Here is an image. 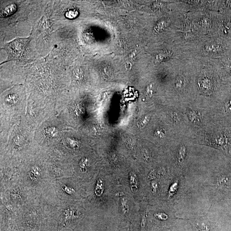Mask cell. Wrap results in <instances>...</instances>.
Masks as SVG:
<instances>
[{
    "instance_id": "6da1fadb",
    "label": "cell",
    "mask_w": 231,
    "mask_h": 231,
    "mask_svg": "<svg viewBox=\"0 0 231 231\" xmlns=\"http://www.w3.org/2000/svg\"><path fill=\"white\" fill-rule=\"evenodd\" d=\"M31 40V37L28 38H18L5 44L3 49L8 54L7 61L26 60L29 55V45Z\"/></svg>"
},
{
    "instance_id": "7a4b0ae2",
    "label": "cell",
    "mask_w": 231,
    "mask_h": 231,
    "mask_svg": "<svg viewBox=\"0 0 231 231\" xmlns=\"http://www.w3.org/2000/svg\"><path fill=\"white\" fill-rule=\"evenodd\" d=\"M130 186L132 192L136 193L138 190V178L136 174L133 172H131L129 176Z\"/></svg>"
},
{
    "instance_id": "3957f363",
    "label": "cell",
    "mask_w": 231,
    "mask_h": 231,
    "mask_svg": "<svg viewBox=\"0 0 231 231\" xmlns=\"http://www.w3.org/2000/svg\"><path fill=\"white\" fill-rule=\"evenodd\" d=\"M17 10V6L15 4H11L5 7L1 13V16L2 18L13 15Z\"/></svg>"
},
{
    "instance_id": "277c9868",
    "label": "cell",
    "mask_w": 231,
    "mask_h": 231,
    "mask_svg": "<svg viewBox=\"0 0 231 231\" xmlns=\"http://www.w3.org/2000/svg\"><path fill=\"white\" fill-rule=\"evenodd\" d=\"M104 190V183L103 180L101 178H99L98 179L96 184L95 194L97 197H100L103 194Z\"/></svg>"
},
{
    "instance_id": "5b68a950",
    "label": "cell",
    "mask_w": 231,
    "mask_h": 231,
    "mask_svg": "<svg viewBox=\"0 0 231 231\" xmlns=\"http://www.w3.org/2000/svg\"><path fill=\"white\" fill-rule=\"evenodd\" d=\"M121 208L123 216H126L129 212V207L127 199L122 198L120 200Z\"/></svg>"
},
{
    "instance_id": "8992f818",
    "label": "cell",
    "mask_w": 231,
    "mask_h": 231,
    "mask_svg": "<svg viewBox=\"0 0 231 231\" xmlns=\"http://www.w3.org/2000/svg\"><path fill=\"white\" fill-rule=\"evenodd\" d=\"M221 49L220 45L216 44H211L205 46V50L209 53H216L221 50Z\"/></svg>"
},
{
    "instance_id": "52a82bcc",
    "label": "cell",
    "mask_w": 231,
    "mask_h": 231,
    "mask_svg": "<svg viewBox=\"0 0 231 231\" xmlns=\"http://www.w3.org/2000/svg\"><path fill=\"white\" fill-rule=\"evenodd\" d=\"M150 119V115H146L138 122L137 125L139 129H143L148 123Z\"/></svg>"
},
{
    "instance_id": "ba28073f",
    "label": "cell",
    "mask_w": 231,
    "mask_h": 231,
    "mask_svg": "<svg viewBox=\"0 0 231 231\" xmlns=\"http://www.w3.org/2000/svg\"><path fill=\"white\" fill-rule=\"evenodd\" d=\"M186 147L184 145L180 146L178 155V161L180 162H182L185 158V153H186Z\"/></svg>"
},
{
    "instance_id": "9c48e42d",
    "label": "cell",
    "mask_w": 231,
    "mask_h": 231,
    "mask_svg": "<svg viewBox=\"0 0 231 231\" xmlns=\"http://www.w3.org/2000/svg\"><path fill=\"white\" fill-rule=\"evenodd\" d=\"M185 83V80L184 78L182 77H179L177 79L176 83V88L181 89L184 86Z\"/></svg>"
},
{
    "instance_id": "30bf717a",
    "label": "cell",
    "mask_w": 231,
    "mask_h": 231,
    "mask_svg": "<svg viewBox=\"0 0 231 231\" xmlns=\"http://www.w3.org/2000/svg\"><path fill=\"white\" fill-rule=\"evenodd\" d=\"M141 154H142L143 158L146 160V161H149L151 159V153L148 149H142V151H141Z\"/></svg>"
},
{
    "instance_id": "8fae6325",
    "label": "cell",
    "mask_w": 231,
    "mask_h": 231,
    "mask_svg": "<svg viewBox=\"0 0 231 231\" xmlns=\"http://www.w3.org/2000/svg\"><path fill=\"white\" fill-rule=\"evenodd\" d=\"M89 165V161L87 158H83L80 160L79 166L81 168L85 169L88 167Z\"/></svg>"
},
{
    "instance_id": "7c38bea8",
    "label": "cell",
    "mask_w": 231,
    "mask_h": 231,
    "mask_svg": "<svg viewBox=\"0 0 231 231\" xmlns=\"http://www.w3.org/2000/svg\"><path fill=\"white\" fill-rule=\"evenodd\" d=\"M165 132L162 129H158L156 130L155 134L156 137L160 138H164L165 136Z\"/></svg>"
},
{
    "instance_id": "4fadbf2b",
    "label": "cell",
    "mask_w": 231,
    "mask_h": 231,
    "mask_svg": "<svg viewBox=\"0 0 231 231\" xmlns=\"http://www.w3.org/2000/svg\"><path fill=\"white\" fill-rule=\"evenodd\" d=\"M18 98L15 95H11L8 96L7 99V101L8 103L10 104H14L18 101Z\"/></svg>"
},
{
    "instance_id": "5bb4252c",
    "label": "cell",
    "mask_w": 231,
    "mask_h": 231,
    "mask_svg": "<svg viewBox=\"0 0 231 231\" xmlns=\"http://www.w3.org/2000/svg\"><path fill=\"white\" fill-rule=\"evenodd\" d=\"M146 93L149 97L152 96L153 93V84H150L147 86L146 89Z\"/></svg>"
},
{
    "instance_id": "9a60e30c",
    "label": "cell",
    "mask_w": 231,
    "mask_h": 231,
    "mask_svg": "<svg viewBox=\"0 0 231 231\" xmlns=\"http://www.w3.org/2000/svg\"><path fill=\"white\" fill-rule=\"evenodd\" d=\"M76 15H77V12L73 11V10L68 11V12H67L66 13V17H67V18H75L76 17Z\"/></svg>"
},
{
    "instance_id": "2e32d148",
    "label": "cell",
    "mask_w": 231,
    "mask_h": 231,
    "mask_svg": "<svg viewBox=\"0 0 231 231\" xmlns=\"http://www.w3.org/2000/svg\"><path fill=\"white\" fill-rule=\"evenodd\" d=\"M155 216L157 218H158L159 219L162 220H166L168 218V215L164 213H156L155 214Z\"/></svg>"
},
{
    "instance_id": "e0dca14e",
    "label": "cell",
    "mask_w": 231,
    "mask_h": 231,
    "mask_svg": "<svg viewBox=\"0 0 231 231\" xmlns=\"http://www.w3.org/2000/svg\"><path fill=\"white\" fill-rule=\"evenodd\" d=\"M157 187V183L155 181H152L151 183V191L152 194H155V193Z\"/></svg>"
},
{
    "instance_id": "ac0fdd59",
    "label": "cell",
    "mask_w": 231,
    "mask_h": 231,
    "mask_svg": "<svg viewBox=\"0 0 231 231\" xmlns=\"http://www.w3.org/2000/svg\"><path fill=\"white\" fill-rule=\"evenodd\" d=\"M146 219L145 216H143V219H142V222H141V229H143L145 227V225H146Z\"/></svg>"
},
{
    "instance_id": "d6986e66",
    "label": "cell",
    "mask_w": 231,
    "mask_h": 231,
    "mask_svg": "<svg viewBox=\"0 0 231 231\" xmlns=\"http://www.w3.org/2000/svg\"><path fill=\"white\" fill-rule=\"evenodd\" d=\"M226 108L228 111L231 112V99L228 101L226 105Z\"/></svg>"
}]
</instances>
